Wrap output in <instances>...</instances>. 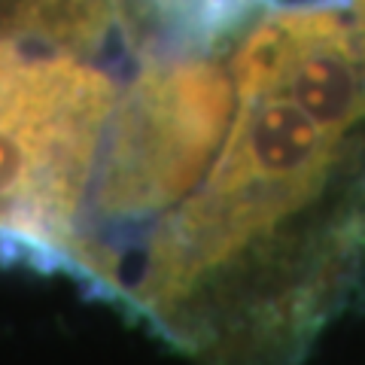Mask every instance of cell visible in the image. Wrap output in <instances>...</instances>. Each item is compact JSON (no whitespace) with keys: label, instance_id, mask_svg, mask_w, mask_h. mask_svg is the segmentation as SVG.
Returning a JSON list of instances; mask_svg holds the SVG:
<instances>
[{"label":"cell","instance_id":"obj_1","mask_svg":"<svg viewBox=\"0 0 365 365\" xmlns=\"http://www.w3.org/2000/svg\"><path fill=\"white\" fill-rule=\"evenodd\" d=\"M119 83L0 34V237L67 265Z\"/></svg>","mask_w":365,"mask_h":365},{"label":"cell","instance_id":"obj_2","mask_svg":"<svg viewBox=\"0 0 365 365\" xmlns=\"http://www.w3.org/2000/svg\"><path fill=\"white\" fill-rule=\"evenodd\" d=\"M350 25L353 34H356V43H359V52L365 58V0H353L350 4Z\"/></svg>","mask_w":365,"mask_h":365}]
</instances>
